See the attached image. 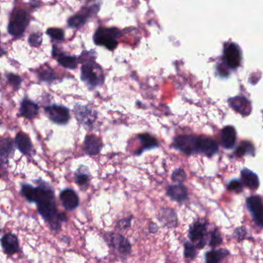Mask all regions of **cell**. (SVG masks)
<instances>
[{"label":"cell","mask_w":263,"mask_h":263,"mask_svg":"<svg viewBox=\"0 0 263 263\" xmlns=\"http://www.w3.org/2000/svg\"><path fill=\"white\" fill-rule=\"evenodd\" d=\"M52 53H53V57L57 59L59 64L64 67L70 69V70H74L77 67L79 61H78V59L74 56L64 53L55 45L53 47Z\"/></svg>","instance_id":"5bb4252c"},{"label":"cell","mask_w":263,"mask_h":263,"mask_svg":"<svg viewBox=\"0 0 263 263\" xmlns=\"http://www.w3.org/2000/svg\"><path fill=\"white\" fill-rule=\"evenodd\" d=\"M47 117L58 125H65L70 119V110L63 105L52 104L44 108Z\"/></svg>","instance_id":"ba28073f"},{"label":"cell","mask_w":263,"mask_h":263,"mask_svg":"<svg viewBox=\"0 0 263 263\" xmlns=\"http://www.w3.org/2000/svg\"><path fill=\"white\" fill-rule=\"evenodd\" d=\"M47 34L51 39L56 41H62L64 40V31L60 28H49L47 30Z\"/></svg>","instance_id":"4dcf8cb0"},{"label":"cell","mask_w":263,"mask_h":263,"mask_svg":"<svg viewBox=\"0 0 263 263\" xmlns=\"http://www.w3.org/2000/svg\"><path fill=\"white\" fill-rule=\"evenodd\" d=\"M100 10V4H95L88 7L82 8L81 11L70 17L67 20L69 28L76 29L83 27L90 18L94 16Z\"/></svg>","instance_id":"8992f818"},{"label":"cell","mask_w":263,"mask_h":263,"mask_svg":"<svg viewBox=\"0 0 263 263\" xmlns=\"http://www.w3.org/2000/svg\"><path fill=\"white\" fill-rule=\"evenodd\" d=\"M196 247L193 244L190 243H185L184 244V256L187 259H194L196 257Z\"/></svg>","instance_id":"e575fe53"},{"label":"cell","mask_w":263,"mask_h":263,"mask_svg":"<svg viewBox=\"0 0 263 263\" xmlns=\"http://www.w3.org/2000/svg\"><path fill=\"white\" fill-rule=\"evenodd\" d=\"M171 209H162L160 213L161 217L159 218V221L163 222L164 225H167L170 227H173L177 225V217L175 213L171 214L169 217L170 214L172 213Z\"/></svg>","instance_id":"83f0119b"},{"label":"cell","mask_w":263,"mask_h":263,"mask_svg":"<svg viewBox=\"0 0 263 263\" xmlns=\"http://www.w3.org/2000/svg\"><path fill=\"white\" fill-rule=\"evenodd\" d=\"M132 218L133 217H129V218H124L117 222V228H118L120 230H126L128 228L130 227L132 224Z\"/></svg>","instance_id":"74e56055"},{"label":"cell","mask_w":263,"mask_h":263,"mask_svg":"<svg viewBox=\"0 0 263 263\" xmlns=\"http://www.w3.org/2000/svg\"><path fill=\"white\" fill-rule=\"evenodd\" d=\"M229 251L227 249L217 250V251H210L207 252L205 255V261L206 263H220V262L223 260L224 258H226L227 255H229Z\"/></svg>","instance_id":"4316f807"},{"label":"cell","mask_w":263,"mask_h":263,"mask_svg":"<svg viewBox=\"0 0 263 263\" xmlns=\"http://www.w3.org/2000/svg\"><path fill=\"white\" fill-rule=\"evenodd\" d=\"M29 44L33 47H40L43 42V37L40 33H33L30 34L28 39Z\"/></svg>","instance_id":"d6a6232c"},{"label":"cell","mask_w":263,"mask_h":263,"mask_svg":"<svg viewBox=\"0 0 263 263\" xmlns=\"http://www.w3.org/2000/svg\"><path fill=\"white\" fill-rule=\"evenodd\" d=\"M30 23V15L23 9H16L12 12L10 23L8 25V33L11 36L19 37L24 33Z\"/></svg>","instance_id":"277c9868"},{"label":"cell","mask_w":263,"mask_h":263,"mask_svg":"<svg viewBox=\"0 0 263 263\" xmlns=\"http://www.w3.org/2000/svg\"><path fill=\"white\" fill-rule=\"evenodd\" d=\"M90 180V175L89 174L88 168L81 166L75 173V181L81 188H87Z\"/></svg>","instance_id":"d4e9b609"},{"label":"cell","mask_w":263,"mask_h":263,"mask_svg":"<svg viewBox=\"0 0 263 263\" xmlns=\"http://www.w3.org/2000/svg\"><path fill=\"white\" fill-rule=\"evenodd\" d=\"M15 144L17 149L22 154L30 155L32 152V142L27 133H22V132L17 133L15 138Z\"/></svg>","instance_id":"cb8c5ba5"},{"label":"cell","mask_w":263,"mask_h":263,"mask_svg":"<svg viewBox=\"0 0 263 263\" xmlns=\"http://www.w3.org/2000/svg\"><path fill=\"white\" fill-rule=\"evenodd\" d=\"M38 77L40 78V81L47 82L48 83H52L56 79L54 72L51 70L50 68H47V69L40 70L38 73Z\"/></svg>","instance_id":"f546056e"},{"label":"cell","mask_w":263,"mask_h":263,"mask_svg":"<svg viewBox=\"0 0 263 263\" xmlns=\"http://www.w3.org/2000/svg\"><path fill=\"white\" fill-rule=\"evenodd\" d=\"M76 118L85 128H90L96 121L98 114L88 106L76 104L73 107Z\"/></svg>","instance_id":"9c48e42d"},{"label":"cell","mask_w":263,"mask_h":263,"mask_svg":"<svg viewBox=\"0 0 263 263\" xmlns=\"http://www.w3.org/2000/svg\"><path fill=\"white\" fill-rule=\"evenodd\" d=\"M229 103L232 109L244 116H248L252 111L251 102L244 97L239 96L230 98Z\"/></svg>","instance_id":"ac0fdd59"},{"label":"cell","mask_w":263,"mask_h":263,"mask_svg":"<svg viewBox=\"0 0 263 263\" xmlns=\"http://www.w3.org/2000/svg\"><path fill=\"white\" fill-rule=\"evenodd\" d=\"M173 147L188 155L198 152V137L194 135H183L175 137Z\"/></svg>","instance_id":"52a82bcc"},{"label":"cell","mask_w":263,"mask_h":263,"mask_svg":"<svg viewBox=\"0 0 263 263\" xmlns=\"http://www.w3.org/2000/svg\"><path fill=\"white\" fill-rule=\"evenodd\" d=\"M241 179L243 185L248 187L252 190H256L260 187V179L256 174L248 168H244L241 171Z\"/></svg>","instance_id":"603a6c76"},{"label":"cell","mask_w":263,"mask_h":263,"mask_svg":"<svg viewBox=\"0 0 263 263\" xmlns=\"http://www.w3.org/2000/svg\"><path fill=\"white\" fill-rule=\"evenodd\" d=\"M103 239L109 247L117 251L120 256H128L132 252V244L124 235L115 232H106Z\"/></svg>","instance_id":"5b68a950"},{"label":"cell","mask_w":263,"mask_h":263,"mask_svg":"<svg viewBox=\"0 0 263 263\" xmlns=\"http://www.w3.org/2000/svg\"><path fill=\"white\" fill-rule=\"evenodd\" d=\"M21 194L29 202L40 203L47 200L55 199L53 188L45 181H40L37 187L31 184H23L21 187Z\"/></svg>","instance_id":"7a4b0ae2"},{"label":"cell","mask_w":263,"mask_h":263,"mask_svg":"<svg viewBox=\"0 0 263 263\" xmlns=\"http://www.w3.org/2000/svg\"><path fill=\"white\" fill-rule=\"evenodd\" d=\"M228 190L235 193H240L243 191V184L239 180H232L228 184Z\"/></svg>","instance_id":"d590c367"},{"label":"cell","mask_w":263,"mask_h":263,"mask_svg":"<svg viewBox=\"0 0 263 263\" xmlns=\"http://www.w3.org/2000/svg\"><path fill=\"white\" fill-rule=\"evenodd\" d=\"M14 153V142L10 138H2L1 141V160L2 162L11 158Z\"/></svg>","instance_id":"484cf974"},{"label":"cell","mask_w":263,"mask_h":263,"mask_svg":"<svg viewBox=\"0 0 263 263\" xmlns=\"http://www.w3.org/2000/svg\"><path fill=\"white\" fill-rule=\"evenodd\" d=\"M247 207L254 219L258 225L263 227V205L261 198L258 196L248 197L247 201Z\"/></svg>","instance_id":"7c38bea8"},{"label":"cell","mask_w":263,"mask_h":263,"mask_svg":"<svg viewBox=\"0 0 263 263\" xmlns=\"http://www.w3.org/2000/svg\"><path fill=\"white\" fill-rule=\"evenodd\" d=\"M137 139L139 140L141 147L135 152L136 155L139 156L145 150H151V149L157 148L158 145V140L155 137L150 135V133H141L137 135Z\"/></svg>","instance_id":"ffe728a7"},{"label":"cell","mask_w":263,"mask_h":263,"mask_svg":"<svg viewBox=\"0 0 263 263\" xmlns=\"http://www.w3.org/2000/svg\"><path fill=\"white\" fill-rule=\"evenodd\" d=\"M218 150V145L214 140L210 137H198V152L212 157L216 154Z\"/></svg>","instance_id":"d6986e66"},{"label":"cell","mask_w":263,"mask_h":263,"mask_svg":"<svg viewBox=\"0 0 263 263\" xmlns=\"http://www.w3.org/2000/svg\"><path fill=\"white\" fill-rule=\"evenodd\" d=\"M235 154H236L237 156L239 157L247 155V154L254 155V154H255V148H254L252 143L248 142V141H245V142L243 141L237 148Z\"/></svg>","instance_id":"f1b7e54d"},{"label":"cell","mask_w":263,"mask_h":263,"mask_svg":"<svg viewBox=\"0 0 263 263\" xmlns=\"http://www.w3.org/2000/svg\"><path fill=\"white\" fill-rule=\"evenodd\" d=\"M6 77L7 78L8 83L11 85L14 90L19 89L22 83V79L19 76L16 75L14 73H7L6 74Z\"/></svg>","instance_id":"1f68e13d"},{"label":"cell","mask_w":263,"mask_h":263,"mask_svg":"<svg viewBox=\"0 0 263 263\" xmlns=\"http://www.w3.org/2000/svg\"><path fill=\"white\" fill-rule=\"evenodd\" d=\"M40 107L37 103L27 98H23L19 106V115L27 119H33L39 114Z\"/></svg>","instance_id":"e0dca14e"},{"label":"cell","mask_w":263,"mask_h":263,"mask_svg":"<svg viewBox=\"0 0 263 263\" xmlns=\"http://www.w3.org/2000/svg\"><path fill=\"white\" fill-rule=\"evenodd\" d=\"M167 195L171 200L182 202L188 198V190L182 184H173L167 188Z\"/></svg>","instance_id":"44dd1931"},{"label":"cell","mask_w":263,"mask_h":263,"mask_svg":"<svg viewBox=\"0 0 263 263\" xmlns=\"http://www.w3.org/2000/svg\"><path fill=\"white\" fill-rule=\"evenodd\" d=\"M103 148V142L100 137L96 135H88L83 141V150L85 154L90 156H95L100 154Z\"/></svg>","instance_id":"9a60e30c"},{"label":"cell","mask_w":263,"mask_h":263,"mask_svg":"<svg viewBox=\"0 0 263 263\" xmlns=\"http://www.w3.org/2000/svg\"><path fill=\"white\" fill-rule=\"evenodd\" d=\"M60 199L64 209L67 211L74 210L80 205L79 196L71 188H66L60 192Z\"/></svg>","instance_id":"4fadbf2b"},{"label":"cell","mask_w":263,"mask_h":263,"mask_svg":"<svg viewBox=\"0 0 263 263\" xmlns=\"http://www.w3.org/2000/svg\"><path fill=\"white\" fill-rule=\"evenodd\" d=\"M224 60L226 66L231 70H236L242 62V53L239 46L235 43L229 44L224 50Z\"/></svg>","instance_id":"30bf717a"},{"label":"cell","mask_w":263,"mask_h":263,"mask_svg":"<svg viewBox=\"0 0 263 263\" xmlns=\"http://www.w3.org/2000/svg\"><path fill=\"white\" fill-rule=\"evenodd\" d=\"M1 244L3 252L8 256H13L20 250L19 239L13 233L5 234L1 239Z\"/></svg>","instance_id":"2e32d148"},{"label":"cell","mask_w":263,"mask_h":263,"mask_svg":"<svg viewBox=\"0 0 263 263\" xmlns=\"http://www.w3.org/2000/svg\"><path fill=\"white\" fill-rule=\"evenodd\" d=\"M222 144L224 148L228 150L233 148L236 142L237 134L235 128L232 126H226L222 129L221 133Z\"/></svg>","instance_id":"7402d4cb"},{"label":"cell","mask_w":263,"mask_h":263,"mask_svg":"<svg viewBox=\"0 0 263 263\" xmlns=\"http://www.w3.org/2000/svg\"><path fill=\"white\" fill-rule=\"evenodd\" d=\"M149 230H150V232H156L158 231V228L157 227L155 224H150V227H149Z\"/></svg>","instance_id":"f35d334b"},{"label":"cell","mask_w":263,"mask_h":263,"mask_svg":"<svg viewBox=\"0 0 263 263\" xmlns=\"http://www.w3.org/2000/svg\"><path fill=\"white\" fill-rule=\"evenodd\" d=\"M121 35L116 27H99L94 34V44L104 47L109 50H114L118 46L117 39Z\"/></svg>","instance_id":"3957f363"},{"label":"cell","mask_w":263,"mask_h":263,"mask_svg":"<svg viewBox=\"0 0 263 263\" xmlns=\"http://www.w3.org/2000/svg\"><path fill=\"white\" fill-rule=\"evenodd\" d=\"M81 69V79L90 90L101 86L104 81V74L101 66L95 60H83Z\"/></svg>","instance_id":"6da1fadb"},{"label":"cell","mask_w":263,"mask_h":263,"mask_svg":"<svg viewBox=\"0 0 263 263\" xmlns=\"http://www.w3.org/2000/svg\"><path fill=\"white\" fill-rule=\"evenodd\" d=\"M207 235V225L201 221L195 222L189 230V238L191 241L195 243L197 248H203L205 245V236Z\"/></svg>","instance_id":"8fae6325"},{"label":"cell","mask_w":263,"mask_h":263,"mask_svg":"<svg viewBox=\"0 0 263 263\" xmlns=\"http://www.w3.org/2000/svg\"><path fill=\"white\" fill-rule=\"evenodd\" d=\"M171 179L174 181H175V182H179V184H181L186 179V174L184 172V170L179 168V169L175 170L173 173H172V175H171Z\"/></svg>","instance_id":"836d02e7"},{"label":"cell","mask_w":263,"mask_h":263,"mask_svg":"<svg viewBox=\"0 0 263 263\" xmlns=\"http://www.w3.org/2000/svg\"><path fill=\"white\" fill-rule=\"evenodd\" d=\"M222 242V236L220 235V232L218 230H214L212 234L211 238L210 246L213 247H216L218 245L221 244Z\"/></svg>","instance_id":"8d00e7d4"}]
</instances>
